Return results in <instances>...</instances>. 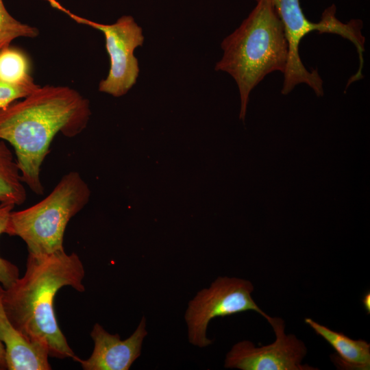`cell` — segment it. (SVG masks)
I'll return each instance as SVG.
<instances>
[{
    "label": "cell",
    "mask_w": 370,
    "mask_h": 370,
    "mask_svg": "<svg viewBox=\"0 0 370 370\" xmlns=\"http://www.w3.org/2000/svg\"><path fill=\"white\" fill-rule=\"evenodd\" d=\"M90 115L89 101L64 86H40L0 108V140L13 147L22 180L32 192L44 193L40 169L56 135L77 136Z\"/></svg>",
    "instance_id": "1"
},
{
    "label": "cell",
    "mask_w": 370,
    "mask_h": 370,
    "mask_svg": "<svg viewBox=\"0 0 370 370\" xmlns=\"http://www.w3.org/2000/svg\"><path fill=\"white\" fill-rule=\"evenodd\" d=\"M84 264L77 254L64 249L46 255L28 254L26 270L9 287L1 288L5 314L28 341L45 347L49 357L76 355L61 331L54 311V298L64 286L84 292Z\"/></svg>",
    "instance_id": "2"
},
{
    "label": "cell",
    "mask_w": 370,
    "mask_h": 370,
    "mask_svg": "<svg viewBox=\"0 0 370 370\" xmlns=\"http://www.w3.org/2000/svg\"><path fill=\"white\" fill-rule=\"evenodd\" d=\"M256 5L241 25L221 42L223 54L216 71L230 74L240 94L239 119L245 121L251 91L274 72H284L288 43L284 26L271 0Z\"/></svg>",
    "instance_id": "3"
},
{
    "label": "cell",
    "mask_w": 370,
    "mask_h": 370,
    "mask_svg": "<svg viewBox=\"0 0 370 370\" xmlns=\"http://www.w3.org/2000/svg\"><path fill=\"white\" fill-rule=\"evenodd\" d=\"M90 193L82 175L71 171L38 203L12 211L6 234L20 237L29 254L46 255L64 250L66 225L88 203Z\"/></svg>",
    "instance_id": "4"
},
{
    "label": "cell",
    "mask_w": 370,
    "mask_h": 370,
    "mask_svg": "<svg viewBox=\"0 0 370 370\" xmlns=\"http://www.w3.org/2000/svg\"><path fill=\"white\" fill-rule=\"evenodd\" d=\"M285 29L288 43V57L284 74L282 94L287 95L299 84L310 86L317 97L323 95V82L317 69L308 71L299 53L300 42L310 32L338 34L356 47L360 65L363 64L365 38L362 34V21L352 19L347 23L336 16V8L331 5L323 11L321 21L312 23L305 16L299 0H271Z\"/></svg>",
    "instance_id": "5"
},
{
    "label": "cell",
    "mask_w": 370,
    "mask_h": 370,
    "mask_svg": "<svg viewBox=\"0 0 370 370\" xmlns=\"http://www.w3.org/2000/svg\"><path fill=\"white\" fill-rule=\"evenodd\" d=\"M47 1L51 7L66 14L76 23L90 26L103 34L110 66L106 78L99 82V90L115 97L125 95L136 84L139 73L134 50L144 42L142 28L134 18L125 15L113 24H102L71 12L56 0Z\"/></svg>",
    "instance_id": "6"
},
{
    "label": "cell",
    "mask_w": 370,
    "mask_h": 370,
    "mask_svg": "<svg viewBox=\"0 0 370 370\" xmlns=\"http://www.w3.org/2000/svg\"><path fill=\"white\" fill-rule=\"evenodd\" d=\"M254 286L248 280L218 277L208 288L199 291L189 301L185 312L189 342L205 347L212 343L206 336L209 322L217 317L254 310L266 320L269 317L255 302Z\"/></svg>",
    "instance_id": "7"
},
{
    "label": "cell",
    "mask_w": 370,
    "mask_h": 370,
    "mask_svg": "<svg viewBox=\"0 0 370 370\" xmlns=\"http://www.w3.org/2000/svg\"><path fill=\"white\" fill-rule=\"evenodd\" d=\"M275 333L271 344L256 347L249 340L238 342L226 355L224 367L241 370H317L303 364L307 354L305 343L293 334H286L280 317L267 319Z\"/></svg>",
    "instance_id": "8"
},
{
    "label": "cell",
    "mask_w": 370,
    "mask_h": 370,
    "mask_svg": "<svg viewBox=\"0 0 370 370\" xmlns=\"http://www.w3.org/2000/svg\"><path fill=\"white\" fill-rule=\"evenodd\" d=\"M147 335L146 319L143 317L133 334L122 340L119 334L107 332L96 323L90 332L94 349L90 356L82 360L75 356L84 370H128L140 356L143 340Z\"/></svg>",
    "instance_id": "9"
},
{
    "label": "cell",
    "mask_w": 370,
    "mask_h": 370,
    "mask_svg": "<svg viewBox=\"0 0 370 370\" xmlns=\"http://www.w3.org/2000/svg\"><path fill=\"white\" fill-rule=\"evenodd\" d=\"M1 288L0 284V340L5 349L7 369H51L47 349L28 341L6 316L1 302Z\"/></svg>",
    "instance_id": "10"
},
{
    "label": "cell",
    "mask_w": 370,
    "mask_h": 370,
    "mask_svg": "<svg viewBox=\"0 0 370 370\" xmlns=\"http://www.w3.org/2000/svg\"><path fill=\"white\" fill-rule=\"evenodd\" d=\"M314 332L328 342L336 351L334 363L341 369H370V344L363 340H354L345 334L331 330L311 318H305Z\"/></svg>",
    "instance_id": "11"
},
{
    "label": "cell",
    "mask_w": 370,
    "mask_h": 370,
    "mask_svg": "<svg viewBox=\"0 0 370 370\" xmlns=\"http://www.w3.org/2000/svg\"><path fill=\"white\" fill-rule=\"evenodd\" d=\"M16 159L5 141L0 140V201L21 205L27 193Z\"/></svg>",
    "instance_id": "12"
},
{
    "label": "cell",
    "mask_w": 370,
    "mask_h": 370,
    "mask_svg": "<svg viewBox=\"0 0 370 370\" xmlns=\"http://www.w3.org/2000/svg\"><path fill=\"white\" fill-rule=\"evenodd\" d=\"M31 70L30 59L21 49L9 45L0 50V81L14 86H37Z\"/></svg>",
    "instance_id": "13"
},
{
    "label": "cell",
    "mask_w": 370,
    "mask_h": 370,
    "mask_svg": "<svg viewBox=\"0 0 370 370\" xmlns=\"http://www.w3.org/2000/svg\"><path fill=\"white\" fill-rule=\"evenodd\" d=\"M38 34L36 27L23 23L11 16L3 0H0V50L10 45L16 38H34Z\"/></svg>",
    "instance_id": "14"
},
{
    "label": "cell",
    "mask_w": 370,
    "mask_h": 370,
    "mask_svg": "<svg viewBox=\"0 0 370 370\" xmlns=\"http://www.w3.org/2000/svg\"><path fill=\"white\" fill-rule=\"evenodd\" d=\"M14 206V204L0 201V235L6 234L10 214ZM18 278V267L0 256V284L3 288L9 287Z\"/></svg>",
    "instance_id": "15"
},
{
    "label": "cell",
    "mask_w": 370,
    "mask_h": 370,
    "mask_svg": "<svg viewBox=\"0 0 370 370\" xmlns=\"http://www.w3.org/2000/svg\"><path fill=\"white\" fill-rule=\"evenodd\" d=\"M39 86H14L0 81V108L25 97Z\"/></svg>",
    "instance_id": "16"
},
{
    "label": "cell",
    "mask_w": 370,
    "mask_h": 370,
    "mask_svg": "<svg viewBox=\"0 0 370 370\" xmlns=\"http://www.w3.org/2000/svg\"><path fill=\"white\" fill-rule=\"evenodd\" d=\"M5 369H7L5 349L4 345L0 340V370Z\"/></svg>",
    "instance_id": "17"
},
{
    "label": "cell",
    "mask_w": 370,
    "mask_h": 370,
    "mask_svg": "<svg viewBox=\"0 0 370 370\" xmlns=\"http://www.w3.org/2000/svg\"><path fill=\"white\" fill-rule=\"evenodd\" d=\"M362 301V304H363V306L366 312L368 314H369L370 312V293L369 292H367L365 294Z\"/></svg>",
    "instance_id": "18"
}]
</instances>
